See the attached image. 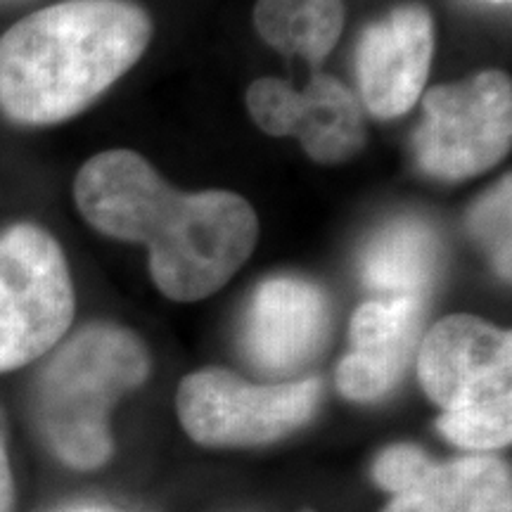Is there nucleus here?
<instances>
[{"mask_svg":"<svg viewBox=\"0 0 512 512\" xmlns=\"http://www.w3.org/2000/svg\"><path fill=\"white\" fill-rule=\"evenodd\" d=\"M382 512H512L510 467L482 453L432 465Z\"/></svg>","mask_w":512,"mask_h":512,"instance_id":"f8f14e48","label":"nucleus"},{"mask_svg":"<svg viewBox=\"0 0 512 512\" xmlns=\"http://www.w3.org/2000/svg\"><path fill=\"white\" fill-rule=\"evenodd\" d=\"M432 465L434 463L427 458L422 448L413 444H396L384 448L380 456H377L373 477L387 494L399 496L418 484Z\"/></svg>","mask_w":512,"mask_h":512,"instance_id":"dca6fc26","label":"nucleus"},{"mask_svg":"<svg viewBox=\"0 0 512 512\" xmlns=\"http://www.w3.org/2000/svg\"><path fill=\"white\" fill-rule=\"evenodd\" d=\"M254 24L261 38L285 55L323 62L344 29L342 0H259Z\"/></svg>","mask_w":512,"mask_h":512,"instance_id":"4468645a","label":"nucleus"},{"mask_svg":"<svg viewBox=\"0 0 512 512\" xmlns=\"http://www.w3.org/2000/svg\"><path fill=\"white\" fill-rule=\"evenodd\" d=\"M425 121L413 136L420 169L441 181L489 171L508 155L512 140V83L503 72H482L437 86L422 102Z\"/></svg>","mask_w":512,"mask_h":512,"instance_id":"423d86ee","label":"nucleus"},{"mask_svg":"<svg viewBox=\"0 0 512 512\" xmlns=\"http://www.w3.org/2000/svg\"><path fill=\"white\" fill-rule=\"evenodd\" d=\"M12 508V475L8 453H5L3 437H0V512H10Z\"/></svg>","mask_w":512,"mask_h":512,"instance_id":"f3484780","label":"nucleus"},{"mask_svg":"<svg viewBox=\"0 0 512 512\" xmlns=\"http://www.w3.org/2000/svg\"><path fill=\"white\" fill-rule=\"evenodd\" d=\"M72 318L74 287L60 245L31 223L0 235V373L53 349Z\"/></svg>","mask_w":512,"mask_h":512,"instance_id":"39448f33","label":"nucleus"},{"mask_svg":"<svg viewBox=\"0 0 512 512\" xmlns=\"http://www.w3.org/2000/svg\"><path fill=\"white\" fill-rule=\"evenodd\" d=\"M152 22L128 0H67L0 38V110L48 126L86 110L143 57Z\"/></svg>","mask_w":512,"mask_h":512,"instance_id":"f03ea898","label":"nucleus"},{"mask_svg":"<svg viewBox=\"0 0 512 512\" xmlns=\"http://www.w3.org/2000/svg\"><path fill=\"white\" fill-rule=\"evenodd\" d=\"M498 3H501V0H498Z\"/></svg>","mask_w":512,"mask_h":512,"instance_id":"412c9836","label":"nucleus"},{"mask_svg":"<svg viewBox=\"0 0 512 512\" xmlns=\"http://www.w3.org/2000/svg\"><path fill=\"white\" fill-rule=\"evenodd\" d=\"M0 3H5V0H0Z\"/></svg>","mask_w":512,"mask_h":512,"instance_id":"aec40b11","label":"nucleus"},{"mask_svg":"<svg viewBox=\"0 0 512 512\" xmlns=\"http://www.w3.org/2000/svg\"><path fill=\"white\" fill-rule=\"evenodd\" d=\"M72 512H112V510H102V508H81V510H72Z\"/></svg>","mask_w":512,"mask_h":512,"instance_id":"a211bd4d","label":"nucleus"},{"mask_svg":"<svg viewBox=\"0 0 512 512\" xmlns=\"http://www.w3.org/2000/svg\"><path fill=\"white\" fill-rule=\"evenodd\" d=\"M441 242L418 219H401L384 226L370 240L361 261L363 283L387 299H420L439 280Z\"/></svg>","mask_w":512,"mask_h":512,"instance_id":"ddd939ff","label":"nucleus"},{"mask_svg":"<svg viewBox=\"0 0 512 512\" xmlns=\"http://www.w3.org/2000/svg\"><path fill=\"white\" fill-rule=\"evenodd\" d=\"M510 176L472 209L470 230L489 249L501 278H510Z\"/></svg>","mask_w":512,"mask_h":512,"instance_id":"2eb2a0df","label":"nucleus"},{"mask_svg":"<svg viewBox=\"0 0 512 512\" xmlns=\"http://www.w3.org/2000/svg\"><path fill=\"white\" fill-rule=\"evenodd\" d=\"M247 110L268 136H294L318 164H339L366 143L356 95L335 76L313 74L304 91L280 79H259L247 91Z\"/></svg>","mask_w":512,"mask_h":512,"instance_id":"6e6552de","label":"nucleus"},{"mask_svg":"<svg viewBox=\"0 0 512 512\" xmlns=\"http://www.w3.org/2000/svg\"><path fill=\"white\" fill-rule=\"evenodd\" d=\"M320 382L252 384L223 368L185 377L176 406L185 432L202 446H259L283 439L311 420Z\"/></svg>","mask_w":512,"mask_h":512,"instance_id":"0eeeda50","label":"nucleus"},{"mask_svg":"<svg viewBox=\"0 0 512 512\" xmlns=\"http://www.w3.org/2000/svg\"><path fill=\"white\" fill-rule=\"evenodd\" d=\"M150 356L131 330L88 325L69 339L38 380L43 434L64 463L95 470L112 456L110 411L147 380Z\"/></svg>","mask_w":512,"mask_h":512,"instance_id":"7ed1b4c3","label":"nucleus"},{"mask_svg":"<svg viewBox=\"0 0 512 512\" xmlns=\"http://www.w3.org/2000/svg\"><path fill=\"white\" fill-rule=\"evenodd\" d=\"M0 437H3V420H0Z\"/></svg>","mask_w":512,"mask_h":512,"instance_id":"6ab92c4d","label":"nucleus"},{"mask_svg":"<svg viewBox=\"0 0 512 512\" xmlns=\"http://www.w3.org/2000/svg\"><path fill=\"white\" fill-rule=\"evenodd\" d=\"M422 389L453 446L489 453L512 439V337L477 316H448L418 347Z\"/></svg>","mask_w":512,"mask_h":512,"instance_id":"20e7f679","label":"nucleus"},{"mask_svg":"<svg viewBox=\"0 0 512 512\" xmlns=\"http://www.w3.org/2000/svg\"><path fill=\"white\" fill-rule=\"evenodd\" d=\"M425 302L375 299L351 320V351L337 366V387L351 401L387 396L411 366L420 347Z\"/></svg>","mask_w":512,"mask_h":512,"instance_id":"9b49d317","label":"nucleus"},{"mask_svg":"<svg viewBox=\"0 0 512 512\" xmlns=\"http://www.w3.org/2000/svg\"><path fill=\"white\" fill-rule=\"evenodd\" d=\"M434 48L430 12L403 5L363 31L356 53L363 105L377 119H394L418 102Z\"/></svg>","mask_w":512,"mask_h":512,"instance_id":"9d476101","label":"nucleus"},{"mask_svg":"<svg viewBox=\"0 0 512 512\" xmlns=\"http://www.w3.org/2000/svg\"><path fill=\"white\" fill-rule=\"evenodd\" d=\"M83 219L110 238L150 249V273L174 302H200L240 271L259 238L245 197L226 190L178 192L131 150H107L74 183Z\"/></svg>","mask_w":512,"mask_h":512,"instance_id":"f257e3e1","label":"nucleus"},{"mask_svg":"<svg viewBox=\"0 0 512 512\" xmlns=\"http://www.w3.org/2000/svg\"><path fill=\"white\" fill-rule=\"evenodd\" d=\"M330 332V304L304 278H268L249 304L242 347L254 368L287 377L309 366Z\"/></svg>","mask_w":512,"mask_h":512,"instance_id":"1a4fd4ad","label":"nucleus"}]
</instances>
